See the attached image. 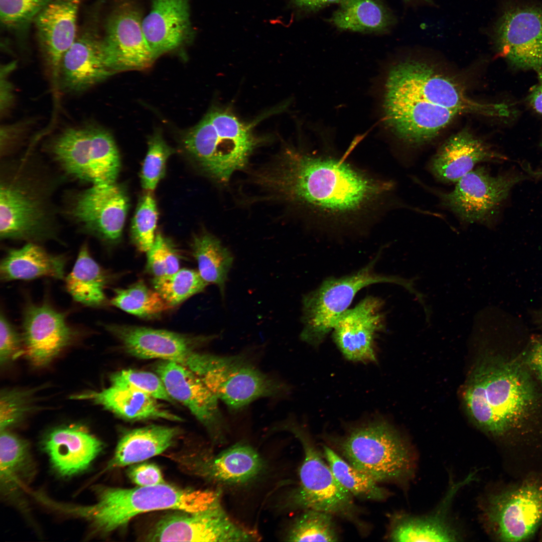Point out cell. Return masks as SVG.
<instances>
[{"mask_svg": "<svg viewBox=\"0 0 542 542\" xmlns=\"http://www.w3.org/2000/svg\"><path fill=\"white\" fill-rule=\"evenodd\" d=\"M113 73L106 62L102 40L93 32H86L77 37L63 55L59 81L66 91L80 93Z\"/></svg>", "mask_w": 542, "mask_h": 542, "instance_id": "obj_25", "label": "cell"}, {"mask_svg": "<svg viewBox=\"0 0 542 542\" xmlns=\"http://www.w3.org/2000/svg\"><path fill=\"white\" fill-rule=\"evenodd\" d=\"M324 457L340 484L354 497L360 500L381 502L390 492L370 476L354 467L332 448L322 446Z\"/></svg>", "mask_w": 542, "mask_h": 542, "instance_id": "obj_35", "label": "cell"}, {"mask_svg": "<svg viewBox=\"0 0 542 542\" xmlns=\"http://www.w3.org/2000/svg\"><path fill=\"white\" fill-rule=\"evenodd\" d=\"M526 355L531 369L542 382V336H532L529 338Z\"/></svg>", "mask_w": 542, "mask_h": 542, "instance_id": "obj_49", "label": "cell"}, {"mask_svg": "<svg viewBox=\"0 0 542 542\" xmlns=\"http://www.w3.org/2000/svg\"><path fill=\"white\" fill-rule=\"evenodd\" d=\"M342 0H289L298 10L305 13L317 12L333 4H339Z\"/></svg>", "mask_w": 542, "mask_h": 542, "instance_id": "obj_51", "label": "cell"}, {"mask_svg": "<svg viewBox=\"0 0 542 542\" xmlns=\"http://www.w3.org/2000/svg\"><path fill=\"white\" fill-rule=\"evenodd\" d=\"M537 537L539 541H542V524L537 533Z\"/></svg>", "mask_w": 542, "mask_h": 542, "instance_id": "obj_55", "label": "cell"}, {"mask_svg": "<svg viewBox=\"0 0 542 542\" xmlns=\"http://www.w3.org/2000/svg\"><path fill=\"white\" fill-rule=\"evenodd\" d=\"M173 152L160 132H155L149 138L141 175L142 185L145 190L149 192L155 190L164 176L166 162Z\"/></svg>", "mask_w": 542, "mask_h": 542, "instance_id": "obj_41", "label": "cell"}, {"mask_svg": "<svg viewBox=\"0 0 542 542\" xmlns=\"http://www.w3.org/2000/svg\"><path fill=\"white\" fill-rule=\"evenodd\" d=\"M66 180L48 161L32 153L1 159V240L62 243L55 196Z\"/></svg>", "mask_w": 542, "mask_h": 542, "instance_id": "obj_4", "label": "cell"}, {"mask_svg": "<svg viewBox=\"0 0 542 542\" xmlns=\"http://www.w3.org/2000/svg\"><path fill=\"white\" fill-rule=\"evenodd\" d=\"M163 249L166 275H171L179 269V261L177 253L169 241L164 237Z\"/></svg>", "mask_w": 542, "mask_h": 542, "instance_id": "obj_52", "label": "cell"}, {"mask_svg": "<svg viewBox=\"0 0 542 542\" xmlns=\"http://www.w3.org/2000/svg\"><path fill=\"white\" fill-rule=\"evenodd\" d=\"M111 384L129 387L157 399L175 403L158 374L132 369L122 370L111 374Z\"/></svg>", "mask_w": 542, "mask_h": 542, "instance_id": "obj_42", "label": "cell"}, {"mask_svg": "<svg viewBox=\"0 0 542 542\" xmlns=\"http://www.w3.org/2000/svg\"><path fill=\"white\" fill-rule=\"evenodd\" d=\"M252 125L228 109L215 108L188 131L184 145L205 172L224 184L245 169L262 142L253 133Z\"/></svg>", "mask_w": 542, "mask_h": 542, "instance_id": "obj_7", "label": "cell"}, {"mask_svg": "<svg viewBox=\"0 0 542 542\" xmlns=\"http://www.w3.org/2000/svg\"><path fill=\"white\" fill-rule=\"evenodd\" d=\"M405 1L406 2H409V3H412V2H422V3H427L428 4H433V2L432 0H405Z\"/></svg>", "mask_w": 542, "mask_h": 542, "instance_id": "obj_54", "label": "cell"}, {"mask_svg": "<svg viewBox=\"0 0 542 542\" xmlns=\"http://www.w3.org/2000/svg\"><path fill=\"white\" fill-rule=\"evenodd\" d=\"M333 515L322 511H301L287 533L289 541H338L340 535Z\"/></svg>", "mask_w": 542, "mask_h": 542, "instance_id": "obj_37", "label": "cell"}, {"mask_svg": "<svg viewBox=\"0 0 542 542\" xmlns=\"http://www.w3.org/2000/svg\"><path fill=\"white\" fill-rule=\"evenodd\" d=\"M30 393L19 389H4L1 393L0 430L8 429L23 419L32 409Z\"/></svg>", "mask_w": 542, "mask_h": 542, "instance_id": "obj_44", "label": "cell"}, {"mask_svg": "<svg viewBox=\"0 0 542 542\" xmlns=\"http://www.w3.org/2000/svg\"><path fill=\"white\" fill-rule=\"evenodd\" d=\"M45 152L67 179L89 185L116 182L120 168L112 135L92 124L68 127L46 144Z\"/></svg>", "mask_w": 542, "mask_h": 542, "instance_id": "obj_9", "label": "cell"}, {"mask_svg": "<svg viewBox=\"0 0 542 542\" xmlns=\"http://www.w3.org/2000/svg\"><path fill=\"white\" fill-rule=\"evenodd\" d=\"M149 541H252L260 537L254 530L234 521L220 499L208 508L195 512L176 510L166 515L148 534Z\"/></svg>", "mask_w": 542, "mask_h": 542, "instance_id": "obj_15", "label": "cell"}, {"mask_svg": "<svg viewBox=\"0 0 542 542\" xmlns=\"http://www.w3.org/2000/svg\"><path fill=\"white\" fill-rule=\"evenodd\" d=\"M529 339L486 348L463 391L467 414L499 444L512 478L542 474V382L527 361Z\"/></svg>", "mask_w": 542, "mask_h": 542, "instance_id": "obj_1", "label": "cell"}, {"mask_svg": "<svg viewBox=\"0 0 542 542\" xmlns=\"http://www.w3.org/2000/svg\"><path fill=\"white\" fill-rule=\"evenodd\" d=\"M383 306L380 299L369 296L339 317L333 337L345 358L353 362H376L374 339L384 329Z\"/></svg>", "mask_w": 542, "mask_h": 542, "instance_id": "obj_21", "label": "cell"}, {"mask_svg": "<svg viewBox=\"0 0 542 542\" xmlns=\"http://www.w3.org/2000/svg\"><path fill=\"white\" fill-rule=\"evenodd\" d=\"M323 438L347 462L380 484L401 483L411 474L413 462L408 446L397 430L381 418Z\"/></svg>", "mask_w": 542, "mask_h": 542, "instance_id": "obj_6", "label": "cell"}, {"mask_svg": "<svg viewBox=\"0 0 542 542\" xmlns=\"http://www.w3.org/2000/svg\"><path fill=\"white\" fill-rule=\"evenodd\" d=\"M280 429L293 434L303 451V459L298 472L299 483L289 496V505L293 509H307L329 513L353 525L362 535L369 533L370 526L362 518L363 510L354 497L335 477L321 449L309 432L293 421L280 426Z\"/></svg>", "mask_w": 542, "mask_h": 542, "instance_id": "obj_8", "label": "cell"}, {"mask_svg": "<svg viewBox=\"0 0 542 542\" xmlns=\"http://www.w3.org/2000/svg\"><path fill=\"white\" fill-rule=\"evenodd\" d=\"M128 206L124 188L115 182L65 191L60 211L79 233L113 244L121 237Z\"/></svg>", "mask_w": 542, "mask_h": 542, "instance_id": "obj_13", "label": "cell"}, {"mask_svg": "<svg viewBox=\"0 0 542 542\" xmlns=\"http://www.w3.org/2000/svg\"><path fill=\"white\" fill-rule=\"evenodd\" d=\"M16 63L12 62L2 65L1 67V114H5L14 102L13 85L9 79L10 74L16 68Z\"/></svg>", "mask_w": 542, "mask_h": 542, "instance_id": "obj_48", "label": "cell"}, {"mask_svg": "<svg viewBox=\"0 0 542 542\" xmlns=\"http://www.w3.org/2000/svg\"><path fill=\"white\" fill-rule=\"evenodd\" d=\"M51 0H0L1 21L4 27L20 29L35 20Z\"/></svg>", "mask_w": 542, "mask_h": 542, "instance_id": "obj_43", "label": "cell"}, {"mask_svg": "<svg viewBox=\"0 0 542 542\" xmlns=\"http://www.w3.org/2000/svg\"><path fill=\"white\" fill-rule=\"evenodd\" d=\"M153 284L154 289L172 307L202 292L208 285L198 271L186 268L154 278Z\"/></svg>", "mask_w": 542, "mask_h": 542, "instance_id": "obj_38", "label": "cell"}, {"mask_svg": "<svg viewBox=\"0 0 542 542\" xmlns=\"http://www.w3.org/2000/svg\"><path fill=\"white\" fill-rule=\"evenodd\" d=\"M73 399L88 400L124 420L164 419L181 421V417L165 409L157 399L134 389L110 384L100 391L90 390L72 395Z\"/></svg>", "mask_w": 542, "mask_h": 542, "instance_id": "obj_28", "label": "cell"}, {"mask_svg": "<svg viewBox=\"0 0 542 542\" xmlns=\"http://www.w3.org/2000/svg\"><path fill=\"white\" fill-rule=\"evenodd\" d=\"M103 326L132 356L171 361L180 364L196 349L214 338L213 336H192L144 327L114 324Z\"/></svg>", "mask_w": 542, "mask_h": 542, "instance_id": "obj_22", "label": "cell"}, {"mask_svg": "<svg viewBox=\"0 0 542 542\" xmlns=\"http://www.w3.org/2000/svg\"><path fill=\"white\" fill-rule=\"evenodd\" d=\"M127 473L131 481L138 486L165 483L160 468L153 463L141 462L132 464L128 468Z\"/></svg>", "mask_w": 542, "mask_h": 542, "instance_id": "obj_46", "label": "cell"}, {"mask_svg": "<svg viewBox=\"0 0 542 542\" xmlns=\"http://www.w3.org/2000/svg\"><path fill=\"white\" fill-rule=\"evenodd\" d=\"M181 467L199 477L225 485L245 483L257 476L264 463L257 452L245 443H237L222 451L177 454Z\"/></svg>", "mask_w": 542, "mask_h": 542, "instance_id": "obj_20", "label": "cell"}, {"mask_svg": "<svg viewBox=\"0 0 542 542\" xmlns=\"http://www.w3.org/2000/svg\"><path fill=\"white\" fill-rule=\"evenodd\" d=\"M144 36L155 59L192 39L188 0H153L143 19Z\"/></svg>", "mask_w": 542, "mask_h": 542, "instance_id": "obj_27", "label": "cell"}, {"mask_svg": "<svg viewBox=\"0 0 542 542\" xmlns=\"http://www.w3.org/2000/svg\"><path fill=\"white\" fill-rule=\"evenodd\" d=\"M536 74L537 83L530 89L526 97V102L532 111L542 120V70ZM539 146L542 150V135Z\"/></svg>", "mask_w": 542, "mask_h": 542, "instance_id": "obj_50", "label": "cell"}, {"mask_svg": "<svg viewBox=\"0 0 542 542\" xmlns=\"http://www.w3.org/2000/svg\"><path fill=\"white\" fill-rule=\"evenodd\" d=\"M142 21L139 10L128 0L120 2L110 16L102 45L106 64L113 73L147 68L155 59Z\"/></svg>", "mask_w": 542, "mask_h": 542, "instance_id": "obj_17", "label": "cell"}, {"mask_svg": "<svg viewBox=\"0 0 542 542\" xmlns=\"http://www.w3.org/2000/svg\"><path fill=\"white\" fill-rule=\"evenodd\" d=\"M155 370L170 396L184 405L206 429L212 440L223 443L227 426L219 407V399L203 381L184 366L161 360Z\"/></svg>", "mask_w": 542, "mask_h": 542, "instance_id": "obj_18", "label": "cell"}, {"mask_svg": "<svg viewBox=\"0 0 542 542\" xmlns=\"http://www.w3.org/2000/svg\"><path fill=\"white\" fill-rule=\"evenodd\" d=\"M110 304L142 318H153L172 308L155 289L139 281L124 289H115Z\"/></svg>", "mask_w": 542, "mask_h": 542, "instance_id": "obj_36", "label": "cell"}, {"mask_svg": "<svg viewBox=\"0 0 542 542\" xmlns=\"http://www.w3.org/2000/svg\"><path fill=\"white\" fill-rule=\"evenodd\" d=\"M339 5L329 21L342 31L382 33L395 22L383 0H342Z\"/></svg>", "mask_w": 542, "mask_h": 542, "instance_id": "obj_32", "label": "cell"}, {"mask_svg": "<svg viewBox=\"0 0 542 542\" xmlns=\"http://www.w3.org/2000/svg\"><path fill=\"white\" fill-rule=\"evenodd\" d=\"M191 246L200 275L208 284L217 286L224 298L228 274L233 262L232 253L218 238L207 232L195 236Z\"/></svg>", "mask_w": 542, "mask_h": 542, "instance_id": "obj_34", "label": "cell"}, {"mask_svg": "<svg viewBox=\"0 0 542 542\" xmlns=\"http://www.w3.org/2000/svg\"><path fill=\"white\" fill-rule=\"evenodd\" d=\"M111 279L110 273L92 257L85 242L72 269L65 278V289L76 302L91 308L101 307L107 303L104 290Z\"/></svg>", "mask_w": 542, "mask_h": 542, "instance_id": "obj_31", "label": "cell"}, {"mask_svg": "<svg viewBox=\"0 0 542 542\" xmlns=\"http://www.w3.org/2000/svg\"><path fill=\"white\" fill-rule=\"evenodd\" d=\"M164 237L160 233L156 236L154 243L147 253V269L154 278L166 275L163 249Z\"/></svg>", "mask_w": 542, "mask_h": 542, "instance_id": "obj_47", "label": "cell"}, {"mask_svg": "<svg viewBox=\"0 0 542 542\" xmlns=\"http://www.w3.org/2000/svg\"><path fill=\"white\" fill-rule=\"evenodd\" d=\"M494 40L497 52L513 68L542 70V6L514 5L497 21Z\"/></svg>", "mask_w": 542, "mask_h": 542, "instance_id": "obj_16", "label": "cell"}, {"mask_svg": "<svg viewBox=\"0 0 542 542\" xmlns=\"http://www.w3.org/2000/svg\"><path fill=\"white\" fill-rule=\"evenodd\" d=\"M158 220L156 203L150 193L141 198L134 215L131 226V237L138 249L147 252L152 247L156 238Z\"/></svg>", "mask_w": 542, "mask_h": 542, "instance_id": "obj_40", "label": "cell"}, {"mask_svg": "<svg viewBox=\"0 0 542 542\" xmlns=\"http://www.w3.org/2000/svg\"><path fill=\"white\" fill-rule=\"evenodd\" d=\"M522 174H491L478 167L463 176L449 192H440L442 204L462 222L486 224L492 220Z\"/></svg>", "mask_w": 542, "mask_h": 542, "instance_id": "obj_14", "label": "cell"}, {"mask_svg": "<svg viewBox=\"0 0 542 542\" xmlns=\"http://www.w3.org/2000/svg\"><path fill=\"white\" fill-rule=\"evenodd\" d=\"M21 334L23 353L33 365L43 367L72 342L77 332L64 313L47 303L29 302L23 312Z\"/></svg>", "mask_w": 542, "mask_h": 542, "instance_id": "obj_19", "label": "cell"}, {"mask_svg": "<svg viewBox=\"0 0 542 542\" xmlns=\"http://www.w3.org/2000/svg\"><path fill=\"white\" fill-rule=\"evenodd\" d=\"M43 447L53 467L68 476L87 469L101 451L103 444L84 426L72 424L49 432Z\"/></svg>", "mask_w": 542, "mask_h": 542, "instance_id": "obj_26", "label": "cell"}, {"mask_svg": "<svg viewBox=\"0 0 542 542\" xmlns=\"http://www.w3.org/2000/svg\"><path fill=\"white\" fill-rule=\"evenodd\" d=\"M81 0H51L35 19L41 50L53 80H59L63 55L77 38Z\"/></svg>", "mask_w": 542, "mask_h": 542, "instance_id": "obj_23", "label": "cell"}, {"mask_svg": "<svg viewBox=\"0 0 542 542\" xmlns=\"http://www.w3.org/2000/svg\"><path fill=\"white\" fill-rule=\"evenodd\" d=\"M483 519L489 534L497 541L533 540L542 524V474L513 479L489 493Z\"/></svg>", "mask_w": 542, "mask_h": 542, "instance_id": "obj_11", "label": "cell"}, {"mask_svg": "<svg viewBox=\"0 0 542 542\" xmlns=\"http://www.w3.org/2000/svg\"><path fill=\"white\" fill-rule=\"evenodd\" d=\"M528 173L531 175V176H532L533 177H537V178L540 177H542V169L534 170V171H533V170H531V169H530L528 170Z\"/></svg>", "mask_w": 542, "mask_h": 542, "instance_id": "obj_53", "label": "cell"}, {"mask_svg": "<svg viewBox=\"0 0 542 542\" xmlns=\"http://www.w3.org/2000/svg\"><path fill=\"white\" fill-rule=\"evenodd\" d=\"M509 104L471 99L454 79L412 60L390 67L381 99L384 126L401 141L416 146L435 138L463 113L509 118Z\"/></svg>", "mask_w": 542, "mask_h": 542, "instance_id": "obj_3", "label": "cell"}, {"mask_svg": "<svg viewBox=\"0 0 542 542\" xmlns=\"http://www.w3.org/2000/svg\"><path fill=\"white\" fill-rule=\"evenodd\" d=\"M97 497L93 505L74 506L73 513L91 522L96 530L104 533L123 527L143 513L161 510L198 511L220 499L215 491L183 489L165 483L132 488H100Z\"/></svg>", "mask_w": 542, "mask_h": 542, "instance_id": "obj_5", "label": "cell"}, {"mask_svg": "<svg viewBox=\"0 0 542 542\" xmlns=\"http://www.w3.org/2000/svg\"><path fill=\"white\" fill-rule=\"evenodd\" d=\"M376 257L366 266L348 275L326 279L302 300L303 329L301 339L312 345L321 343L346 311L356 294L369 285L382 283L398 284L410 291L412 282L396 276L376 273Z\"/></svg>", "mask_w": 542, "mask_h": 542, "instance_id": "obj_12", "label": "cell"}, {"mask_svg": "<svg viewBox=\"0 0 542 542\" xmlns=\"http://www.w3.org/2000/svg\"><path fill=\"white\" fill-rule=\"evenodd\" d=\"M41 244L27 242L20 248H8L0 263L3 282L48 277L64 278L67 257L48 252Z\"/></svg>", "mask_w": 542, "mask_h": 542, "instance_id": "obj_29", "label": "cell"}, {"mask_svg": "<svg viewBox=\"0 0 542 542\" xmlns=\"http://www.w3.org/2000/svg\"><path fill=\"white\" fill-rule=\"evenodd\" d=\"M22 334L1 311L0 315V363L3 366L23 352Z\"/></svg>", "mask_w": 542, "mask_h": 542, "instance_id": "obj_45", "label": "cell"}, {"mask_svg": "<svg viewBox=\"0 0 542 542\" xmlns=\"http://www.w3.org/2000/svg\"><path fill=\"white\" fill-rule=\"evenodd\" d=\"M28 454L26 442L7 430L1 431V481L5 488L16 483L18 473L27 462Z\"/></svg>", "mask_w": 542, "mask_h": 542, "instance_id": "obj_39", "label": "cell"}, {"mask_svg": "<svg viewBox=\"0 0 542 542\" xmlns=\"http://www.w3.org/2000/svg\"><path fill=\"white\" fill-rule=\"evenodd\" d=\"M385 538L392 541H456L457 534L440 514L415 517L403 513L390 514Z\"/></svg>", "mask_w": 542, "mask_h": 542, "instance_id": "obj_33", "label": "cell"}, {"mask_svg": "<svg viewBox=\"0 0 542 542\" xmlns=\"http://www.w3.org/2000/svg\"><path fill=\"white\" fill-rule=\"evenodd\" d=\"M506 157L467 129L451 136L432 157L429 170L438 181L454 183L482 162H502Z\"/></svg>", "mask_w": 542, "mask_h": 542, "instance_id": "obj_24", "label": "cell"}, {"mask_svg": "<svg viewBox=\"0 0 542 542\" xmlns=\"http://www.w3.org/2000/svg\"><path fill=\"white\" fill-rule=\"evenodd\" d=\"M182 365L233 411L240 410L260 398L282 395L289 389L241 355L220 356L195 351Z\"/></svg>", "mask_w": 542, "mask_h": 542, "instance_id": "obj_10", "label": "cell"}, {"mask_svg": "<svg viewBox=\"0 0 542 542\" xmlns=\"http://www.w3.org/2000/svg\"><path fill=\"white\" fill-rule=\"evenodd\" d=\"M180 434L176 427L150 425L130 430L118 441L107 468H116L143 462L170 447Z\"/></svg>", "mask_w": 542, "mask_h": 542, "instance_id": "obj_30", "label": "cell"}, {"mask_svg": "<svg viewBox=\"0 0 542 542\" xmlns=\"http://www.w3.org/2000/svg\"><path fill=\"white\" fill-rule=\"evenodd\" d=\"M255 181L270 197L339 226L368 215L392 189L342 159L295 149L285 150Z\"/></svg>", "mask_w": 542, "mask_h": 542, "instance_id": "obj_2", "label": "cell"}]
</instances>
